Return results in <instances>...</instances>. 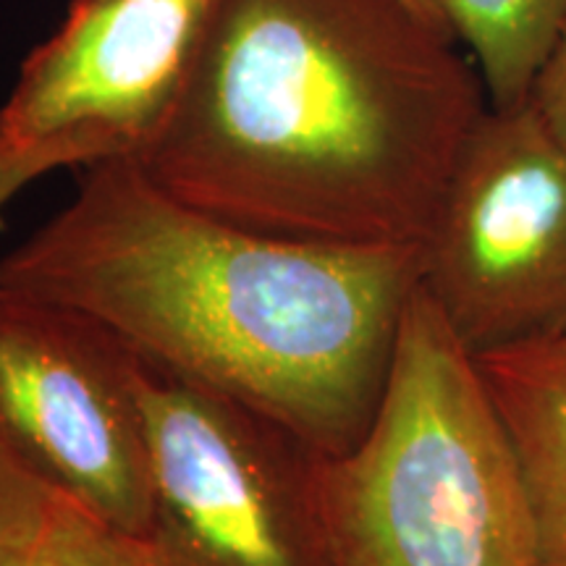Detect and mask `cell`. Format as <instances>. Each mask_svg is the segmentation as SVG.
I'll return each instance as SVG.
<instances>
[{"label":"cell","instance_id":"cell-1","mask_svg":"<svg viewBox=\"0 0 566 566\" xmlns=\"http://www.w3.org/2000/svg\"><path fill=\"white\" fill-rule=\"evenodd\" d=\"M485 108L457 38L405 0H208L174 116L134 160L263 237L424 244Z\"/></svg>","mask_w":566,"mask_h":566},{"label":"cell","instance_id":"cell-2","mask_svg":"<svg viewBox=\"0 0 566 566\" xmlns=\"http://www.w3.org/2000/svg\"><path fill=\"white\" fill-rule=\"evenodd\" d=\"M0 260V289L74 310L134 354L271 417L317 454L370 428L422 244H313L176 200L134 158Z\"/></svg>","mask_w":566,"mask_h":566},{"label":"cell","instance_id":"cell-3","mask_svg":"<svg viewBox=\"0 0 566 566\" xmlns=\"http://www.w3.org/2000/svg\"><path fill=\"white\" fill-rule=\"evenodd\" d=\"M317 501L325 566H537L512 441L422 283L370 428L317 462Z\"/></svg>","mask_w":566,"mask_h":566},{"label":"cell","instance_id":"cell-4","mask_svg":"<svg viewBox=\"0 0 566 566\" xmlns=\"http://www.w3.org/2000/svg\"><path fill=\"white\" fill-rule=\"evenodd\" d=\"M134 354V352H132ZM158 566H325L323 454L271 417L134 354Z\"/></svg>","mask_w":566,"mask_h":566},{"label":"cell","instance_id":"cell-5","mask_svg":"<svg viewBox=\"0 0 566 566\" xmlns=\"http://www.w3.org/2000/svg\"><path fill=\"white\" fill-rule=\"evenodd\" d=\"M420 283L475 359L566 338V150L530 103L472 126Z\"/></svg>","mask_w":566,"mask_h":566},{"label":"cell","instance_id":"cell-6","mask_svg":"<svg viewBox=\"0 0 566 566\" xmlns=\"http://www.w3.org/2000/svg\"><path fill=\"white\" fill-rule=\"evenodd\" d=\"M0 441L69 504L145 537L150 475L134 354L103 325L0 289Z\"/></svg>","mask_w":566,"mask_h":566},{"label":"cell","instance_id":"cell-7","mask_svg":"<svg viewBox=\"0 0 566 566\" xmlns=\"http://www.w3.org/2000/svg\"><path fill=\"white\" fill-rule=\"evenodd\" d=\"M208 0H71L27 55L0 108V139L69 168L137 158L174 116Z\"/></svg>","mask_w":566,"mask_h":566},{"label":"cell","instance_id":"cell-8","mask_svg":"<svg viewBox=\"0 0 566 566\" xmlns=\"http://www.w3.org/2000/svg\"><path fill=\"white\" fill-rule=\"evenodd\" d=\"M478 367L520 464L537 566H566V338L485 354Z\"/></svg>","mask_w":566,"mask_h":566},{"label":"cell","instance_id":"cell-9","mask_svg":"<svg viewBox=\"0 0 566 566\" xmlns=\"http://www.w3.org/2000/svg\"><path fill=\"white\" fill-rule=\"evenodd\" d=\"M457 40L470 48L491 108L527 103L566 19V0H441Z\"/></svg>","mask_w":566,"mask_h":566},{"label":"cell","instance_id":"cell-10","mask_svg":"<svg viewBox=\"0 0 566 566\" xmlns=\"http://www.w3.org/2000/svg\"><path fill=\"white\" fill-rule=\"evenodd\" d=\"M24 566H158L139 537L61 499Z\"/></svg>","mask_w":566,"mask_h":566},{"label":"cell","instance_id":"cell-11","mask_svg":"<svg viewBox=\"0 0 566 566\" xmlns=\"http://www.w3.org/2000/svg\"><path fill=\"white\" fill-rule=\"evenodd\" d=\"M61 504V495L0 441V566H24Z\"/></svg>","mask_w":566,"mask_h":566},{"label":"cell","instance_id":"cell-12","mask_svg":"<svg viewBox=\"0 0 566 566\" xmlns=\"http://www.w3.org/2000/svg\"><path fill=\"white\" fill-rule=\"evenodd\" d=\"M527 103L566 150V19L530 87Z\"/></svg>","mask_w":566,"mask_h":566},{"label":"cell","instance_id":"cell-13","mask_svg":"<svg viewBox=\"0 0 566 566\" xmlns=\"http://www.w3.org/2000/svg\"><path fill=\"white\" fill-rule=\"evenodd\" d=\"M55 168H69L63 155L48 150H13L0 139V208L11 202L21 189Z\"/></svg>","mask_w":566,"mask_h":566},{"label":"cell","instance_id":"cell-14","mask_svg":"<svg viewBox=\"0 0 566 566\" xmlns=\"http://www.w3.org/2000/svg\"><path fill=\"white\" fill-rule=\"evenodd\" d=\"M409 9L420 13V17L428 21V24H433L436 30H441L446 34H451V38H457L454 30H451L449 19H446V11L441 6V0H405Z\"/></svg>","mask_w":566,"mask_h":566}]
</instances>
